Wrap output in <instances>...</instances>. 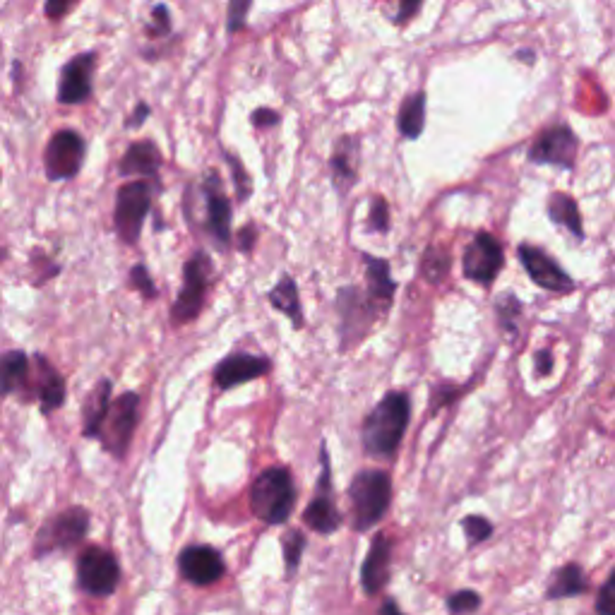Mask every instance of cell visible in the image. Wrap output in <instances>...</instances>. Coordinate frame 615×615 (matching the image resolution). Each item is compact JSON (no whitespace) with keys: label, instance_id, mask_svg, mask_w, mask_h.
Listing matches in <instances>:
<instances>
[{"label":"cell","instance_id":"obj_22","mask_svg":"<svg viewBox=\"0 0 615 615\" xmlns=\"http://www.w3.org/2000/svg\"><path fill=\"white\" fill-rule=\"evenodd\" d=\"M363 262L368 267V296L378 301L380 308H387L394 296V289H397L390 274V262L373 258V255H366Z\"/></svg>","mask_w":615,"mask_h":615},{"label":"cell","instance_id":"obj_3","mask_svg":"<svg viewBox=\"0 0 615 615\" xmlns=\"http://www.w3.org/2000/svg\"><path fill=\"white\" fill-rule=\"evenodd\" d=\"M351 510H354V529L366 531L385 517L392 500V481L385 471L363 469L358 471L349 486Z\"/></svg>","mask_w":615,"mask_h":615},{"label":"cell","instance_id":"obj_37","mask_svg":"<svg viewBox=\"0 0 615 615\" xmlns=\"http://www.w3.org/2000/svg\"><path fill=\"white\" fill-rule=\"evenodd\" d=\"M149 32H152L154 37H161V34L171 32V20L166 5H157V8L152 10V25H149Z\"/></svg>","mask_w":615,"mask_h":615},{"label":"cell","instance_id":"obj_20","mask_svg":"<svg viewBox=\"0 0 615 615\" xmlns=\"http://www.w3.org/2000/svg\"><path fill=\"white\" fill-rule=\"evenodd\" d=\"M356 154H358V142L354 137H342L334 147V154L330 159L332 169V181L339 190L351 188L356 183Z\"/></svg>","mask_w":615,"mask_h":615},{"label":"cell","instance_id":"obj_35","mask_svg":"<svg viewBox=\"0 0 615 615\" xmlns=\"http://www.w3.org/2000/svg\"><path fill=\"white\" fill-rule=\"evenodd\" d=\"M130 282L137 291H140L145 298H157V286H154L152 277H149L147 270L142 265H135L133 272H130Z\"/></svg>","mask_w":615,"mask_h":615},{"label":"cell","instance_id":"obj_11","mask_svg":"<svg viewBox=\"0 0 615 615\" xmlns=\"http://www.w3.org/2000/svg\"><path fill=\"white\" fill-rule=\"evenodd\" d=\"M322 459V471H320V483H318V495L315 500L306 507L303 512V522L310 529L318 531V534H334L342 527V515H339L337 503H334L332 495V474H330V455H327V445H322L320 450Z\"/></svg>","mask_w":615,"mask_h":615},{"label":"cell","instance_id":"obj_6","mask_svg":"<svg viewBox=\"0 0 615 615\" xmlns=\"http://www.w3.org/2000/svg\"><path fill=\"white\" fill-rule=\"evenodd\" d=\"M77 582L92 596H111L121 582V567L109 551L89 546L77 558Z\"/></svg>","mask_w":615,"mask_h":615},{"label":"cell","instance_id":"obj_27","mask_svg":"<svg viewBox=\"0 0 615 615\" xmlns=\"http://www.w3.org/2000/svg\"><path fill=\"white\" fill-rule=\"evenodd\" d=\"M548 214L555 224L565 226L567 231H572L577 238H582V219H579L577 205L570 195L565 193H553L548 200Z\"/></svg>","mask_w":615,"mask_h":615},{"label":"cell","instance_id":"obj_19","mask_svg":"<svg viewBox=\"0 0 615 615\" xmlns=\"http://www.w3.org/2000/svg\"><path fill=\"white\" fill-rule=\"evenodd\" d=\"M123 176H149L157 178L161 169V154L159 147L154 142L142 140L128 147V152L123 154L121 164H118Z\"/></svg>","mask_w":615,"mask_h":615},{"label":"cell","instance_id":"obj_5","mask_svg":"<svg viewBox=\"0 0 615 615\" xmlns=\"http://www.w3.org/2000/svg\"><path fill=\"white\" fill-rule=\"evenodd\" d=\"M149 207H152V188L145 181L125 183L116 195V214H113V224H116L118 236L123 243L140 241L142 224H145Z\"/></svg>","mask_w":615,"mask_h":615},{"label":"cell","instance_id":"obj_10","mask_svg":"<svg viewBox=\"0 0 615 615\" xmlns=\"http://www.w3.org/2000/svg\"><path fill=\"white\" fill-rule=\"evenodd\" d=\"M503 262V246L486 231H479L464 250V274L476 284H493V279L503 270Z\"/></svg>","mask_w":615,"mask_h":615},{"label":"cell","instance_id":"obj_42","mask_svg":"<svg viewBox=\"0 0 615 615\" xmlns=\"http://www.w3.org/2000/svg\"><path fill=\"white\" fill-rule=\"evenodd\" d=\"M70 8H73V3H58V0H51V3H46V15H49L51 20H61Z\"/></svg>","mask_w":615,"mask_h":615},{"label":"cell","instance_id":"obj_1","mask_svg":"<svg viewBox=\"0 0 615 615\" xmlns=\"http://www.w3.org/2000/svg\"><path fill=\"white\" fill-rule=\"evenodd\" d=\"M411 399L406 392H387L363 421V450L373 457H392L409 426Z\"/></svg>","mask_w":615,"mask_h":615},{"label":"cell","instance_id":"obj_24","mask_svg":"<svg viewBox=\"0 0 615 615\" xmlns=\"http://www.w3.org/2000/svg\"><path fill=\"white\" fill-rule=\"evenodd\" d=\"M423 125H426V92H416L399 109L397 128L406 140H416L423 133Z\"/></svg>","mask_w":615,"mask_h":615},{"label":"cell","instance_id":"obj_31","mask_svg":"<svg viewBox=\"0 0 615 615\" xmlns=\"http://www.w3.org/2000/svg\"><path fill=\"white\" fill-rule=\"evenodd\" d=\"M303 551H306V536L301 534L298 529H291L289 534L284 536V563L286 570L296 572L298 563H301Z\"/></svg>","mask_w":615,"mask_h":615},{"label":"cell","instance_id":"obj_14","mask_svg":"<svg viewBox=\"0 0 615 615\" xmlns=\"http://www.w3.org/2000/svg\"><path fill=\"white\" fill-rule=\"evenodd\" d=\"M181 575L195 587H210L224 577L226 565L222 553L212 546H188L178 558Z\"/></svg>","mask_w":615,"mask_h":615},{"label":"cell","instance_id":"obj_21","mask_svg":"<svg viewBox=\"0 0 615 615\" xmlns=\"http://www.w3.org/2000/svg\"><path fill=\"white\" fill-rule=\"evenodd\" d=\"M111 382L104 380L99 382L97 390L89 394L85 411H82V416H85V438H94V435L101 433V428H104L106 419H109V411H111Z\"/></svg>","mask_w":615,"mask_h":615},{"label":"cell","instance_id":"obj_13","mask_svg":"<svg viewBox=\"0 0 615 615\" xmlns=\"http://www.w3.org/2000/svg\"><path fill=\"white\" fill-rule=\"evenodd\" d=\"M519 260H522L524 270H527L531 282L539 284L541 289L555 291V294H567V291L575 289V282L567 277V274L563 272V267H560L551 255L543 253L541 248L522 243V246H519Z\"/></svg>","mask_w":615,"mask_h":615},{"label":"cell","instance_id":"obj_4","mask_svg":"<svg viewBox=\"0 0 615 615\" xmlns=\"http://www.w3.org/2000/svg\"><path fill=\"white\" fill-rule=\"evenodd\" d=\"M212 260L207 258L202 250L185 262V272H183V289L178 294L176 303H173L171 318L176 325H185V322L195 320L200 315L202 306H205V296H207V286H210L212 277Z\"/></svg>","mask_w":615,"mask_h":615},{"label":"cell","instance_id":"obj_15","mask_svg":"<svg viewBox=\"0 0 615 615\" xmlns=\"http://www.w3.org/2000/svg\"><path fill=\"white\" fill-rule=\"evenodd\" d=\"M94 65H97V53H82L63 65L61 87H58L61 104H82L89 99Z\"/></svg>","mask_w":615,"mask_h":615},{"label":"cell","instance_id":"obj_43","mask_svg":"<svg viewBox=\"0 0 615 615\" xmlns=\"http://www.w3.org/2000/svg\"><path fill=\"white\" fill-rule=\"evenodd\" d=\"M147 116H149V106L145 104V101H142V104H137V111L133 113V118H128V128H140L142 123L147 121Z\"/></svg>","mask_w":615,"mask_h":615},{"label":"cell","instance_id":"obj_38","mask_svg":"<svg viewBox=\"0 0 615 615\" xmlns=\"http://www.w3.org/2000/svg\"><path fill=\"white\" fill-rule=\"evenodd\" d=\"M226 161H229V164L234 166V181H236L238 200H246L248 193H250V183L246 181V171H243L241 161H238L234 154H226Z\"/></svg>","mask_w":615,"mask_h":615},{"label":"cell","instance_id":"obj_12","mask_svg":"<svg viewBox=\"0 0 615 615\" xmlns=\"http://www.w3.org/2000/svg\"><path fill=\"white\" fill-rule=\"evenodd\" d=\"M577 154V137L567 125L543 130L529 149V159L534 164H551L560 169H572Z\"/></svg>","mask_w":615,"mask_h":615},{"label":"cell","instance_id":"obj_46","mask_svg":"<svg viewBox=\"0 0 615 615\" xmlns=\"http://www.w3.org/2000/svg\"><path fill=\"white\" fill-rule=\"evenodd\" d=\"M380 615H404V613L399 611L397 603H394L392 599H385V603H382V608H380Z\"/></svg>","mask_w":615,"mask_h":615},{"label":"cell","instance_id":"obj_17","mask_svg":"<svg viewBox=\"0 0 615 615\" xmlns=\"http://www.w3.org/2000/svg\"><path fill=\"white\" fill-rule=\"evenodd\" d=\"M390 560H392V541L390 536L378 534L370 543V551L363 560V570H361V582L363 591L368 596L380 594L382 587L390 582Z\"/></svg>","mask_w":615,"mask_h":615},{"label":"cell","instance_id":"obj_16","mask_svg":"<svg viewBox=\"0 0 615 615\" xmlns=\"http://www.w3.org/2000/svg\"><path fill=\"white\" fill-rule=\"evenodd\" d=\"M272 363L262 356L253 354H231L219 363L214 370V380L222 390H234L248 380H258L265 373H270Z\"/></svg>","mask_w":615,"mask_h":615},{"label":"cell","instance_id":"obj_29","mask_svg":"<svg viewBox=\"0 0 615 615\" xmlns=\"http://www.w3.org/2000/svg\"><path fill=\"white\" fill-rule=\"evenodd\" d=\"M447 270H450V253L443 248H431L423 258V274H426L428 282L438 284L440 279L447 277Z\"/></svg>","mask_w":615,"mask_h":615},{"label":"cell","instance_id":"obj_9","mask_svg":"<svg viewBox=\"0 0 615 615\" xmlns=\"http://www.w3.org/2000/svg\"><path fill=\"white\" fill-rule=\"evenodd\" d=\"M82 161H85V140L75 130H61L51 137L44 157L46 176L51 181H68L77 176Z\"/></svg>","mask_w":615,"mask_h":615},{"label":"cell","instance_id":"obj_7","mask_svg":"<svg viewBox=\"0 0 615 615\" xmlns=\"http://www.w3.org/2000/svg\"><path fill=\"white\" fill-rule=\"evenodd\" d=\"M137 416H140V397H137L135 392L121 394V397L111 404L109 419H106L104 428H101L99 433L104 450H109L111 455L116 457L125 455L137 428Z\"/></svg>","mask_w":615,"mask_h":615},{"label":"cell","instance_id":"obj_25","mask_svg":"<svg viewBox=\"0 0 615 615\" xmlns=\"http://www.w3.org/2000/svg\"><path fill=\"white\" fill-rule=\"evenodd\" d=\"M270 303L279 313H284L286 318L296 325V330L303 327V313H301V298H298L296 282L291 277H282L279 284L270 291Z\"/></svg>","mask_w":615,"mask_h":615},{"label":"cell","instance_id":"obj_36","mask_svg":"<svg viewBox=\"0 0 615 615\" xmlns=\"http://www.w3.org/2000/svg\"><path fill=\"white\" fill-rule=\"evenodd\" d=\"M250 13L248 0H238V3L229 5V32H241L246 27V15Z\"/></svg>","mask_w":615,"mask_h":615},{"label":"cell","instance_id":"obj_30","mask_svg":"<svg viewBox=\"0 0 615 615\" xmlns=\"http://www.w3.org/2000/svg\"><path fill=\"white\" fill-rule=\"evenodd\" d=\"M366 229L370 234H387L390 231V207H387L385 197H373V202H370Z\"/></svg>","mask_w":615,"mask_h":615},{"label":"cell","instance_id":"obj_41","mask_svg":"<svg viewBox=\"0 0 615 615\" xmlns=\"http://www.w3.org/2000/svg\"><path fill=\"white\" fill-rule=\"evenodd\" d=\"M255 238H258V231H255V226L253 224L246 226V229L238 234V248H241L243 253H250V250H253V246H255Z\"/></svg>","mask_w":615,"mask_h":615},{"label":"cell","instance_id":"obj_32","mask_svg":"<svg viewBox=\"0 0 615 615\" xmlns=\"http://www.w3.org/2000/svg\"><path fill=\"white\" fill-rule=\"evenodd\" d=\"M462 529H464V534H467V539H469L471 546H476V543L486 541L488 536L493 534V524L488 522L486 517H479V515L464 517Z\"/></svg>","mask_w":615,"mask_h":615},{"label":"cell","instance_id":"obj_40","mask_svg":"<svg viewBox=\"0 0 615 615\" xmlns=\"http://www.w3.org/2000/svg\"><path fill=\"white\" fill-rule=\"evenodd\" d=\"M250 121H253L255 128H270V125L279 123V113L272 109H258L250 116Z\"/></svg>","mask_w":615,"mask_h":615},{"label":"cell","instance_id":"obj_2","mask_svg":"<svg viewBox=\"0 0 615 615\" xmlns=\"http://www.w3.org/2000/svg\"><path fill=\"white\" fill-rule=\"evenodd\" d=\"M296 505V486L294 476L286 467H272L255 479L250 488V507L255 517L265 524H284L291 517Z\"/></svg>","mask_w":615,"mask_h":615},{"label":"cell","instance_id":"obj_28","mask_svg":"<svg viewBox=\"0 0 615 615\" xmlns=\"http://www.w3.org/2000/svg\"><path fill=\"white\" fill-rule=\"evenodd\" d=\"M29 373V361L25 351H8L3 356V394L15 392L22 387Z\"/></svg>","mask_w":615,"mask_h":615},{"label":"cell","instance_id":"obj_33","mask_svg":"<svg viewBox=\"0 0 615 615\" xmlns=\"http://www.w3.org/2000/svg\"><path fill=\"white\" fill-rule=\"evenodd\" d=\"M447 606H450V611L457 613V615L459 613H474L476 608L481 606V596L471 589H462V591H457V594L450 596Z\"/></svg>","mask_w":615,"mask_h":615},{"label":"cell","instance_id":"obj_39","mask_svg":"<svg viewBox=\"0 0 615 615\" xmlns=\"http://www.w3.org/2000/svg\"><path fill=\"white\" fill-rule=\"evenodd\" d=\"M519 313H522V303H519L517 298L512 301V306H505V298H500V301H498V318H500V322H503L505 330H512V327H515V318Z\"/></svg>","mask_w":615,"mask_h":615},{"label":"cell","instance_id":"obj_8","mask_svg":"<svg viewBox=\"0 0 615 615\" xmlns=\"http://www.w3.org/2000/svg\"><path fill=\"white\" fill-rule=\"evenodd\" d=\"M89 515L85 507H70L53 517L37 536V555H46L51 551H68L87 536Z\"/></svg>","mask_w":615,"mask_h":615},{"label":"cell","instance_id":"obj_26","mask_svg":"<svg viewBox=\"0 0 615 615\" xmlns=\"http://www.w3.org/2000/svg\"><path fill=\"white\" fill-rule=\"evenodd\" d=\"M41 363V370H44V378L39 380V402L41 411L44 414H51L53 409H61L65 402V382L61 375L53 370L49 363H46L44 356H37Z\"/></svg>","mask_w":615,"mask_h":615},{"label":"cell","instance_id":"obj_45","mask_svg":"<svg viewBox=\"0 0 615 615\" xmlns=\"http://www.w3.org/2000/svg\"><path fill=\"white\" fill-rule=\"evenodd\" d=\"M419 10H421V5H419V3L399 5V15H397V20H394V22H399V25H402V22L409 20V17L414 15V13H419Z\"/></svg>","mask_w":615,"mask_h":615},{"label":"cell","instance_id":"obj_18","mask_svg":"<svg viewBox=\"0 0 615 615\" xmlns=\"http://www.w3.org/2000/svg\"><path fill=\"white\" fill-rule=\"evenodd\" d=\"M207 229L210 234L217 238L219 246H229L231 241V205L226 200V195L222 193V185H219V178L212 176L207 178Z\"/></svg>","mask_w":615,"mask_h":615},{"label":"cell","instance_id":"obj_23","mask_svg":"<svg viewBox=\"0 0 615 615\" xmlns=\"http://www.w3.org/2000/svg\"><path fill=\"white\" fill-rule=\"evenodd\" d=\"M589 587L587 577H584L582 567L577 563L563 565L555 572L551 584H548V599H572V596L584 594Z\"/></svg>","mask_w":615,"mask_h":615},{"label":"cell","instance_id":"obj_44","mask_svg":"<svg viewBox=\"0 0 615 615\" xmlns=\"http://www.w3.org/2000/svg\"><path fill=\"white\" fill-rule=\"evenodd\" d=\"M551 368H553L551 354H548V351H541V354L536 356V370H539L541 375H548L551 373Z\"/></svg>","mask_w":615,"mask_h":615},{"label":"cell","instance_id":"obj_34","mask_svg":"<svg viewBox=\"0 0 615 615\" xmlns=\"http://www.w3.org/2000/svg\"><path fill=\"white\" fill-rule=\"evenodd\" d=\"M596 613L599 615H615V570L611 572V577L603 582V587L599 589V596H596Z\"/></svg>","mask_w":615,"mask_h":615}]
</instances>
